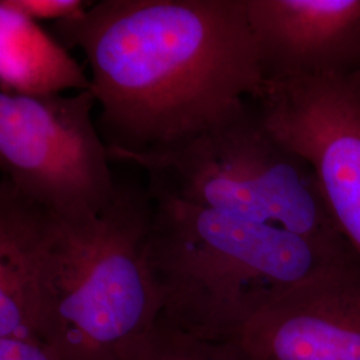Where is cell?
Masks as SVG:
<instances>
[{
  "label": "cell",
  "instance_id": "6da1fadb",
  "mask_svg": "<svg viewBox=\"0 0 360 360\" xmlns=\"http://www.w3.org/2000/svg\"><path fill=\"white\" fill-rule=\"evenodd\" d=\"M53 34L84 52L99 127L122 153L206 129L266 83L245 0H103Z\"/></svg>",
  "mask_w": 360,
  "mask_h": 360
},
{
  "label": "cell",
  "instance_id": "7a4b0ae2",
  "mask_svg": "<svg viewBox=\"0 0 360 360\" xmlns=\"http://www.w3.org/2000/svg\"><path fill=\"white\" fill-rule=\"evenodd\" d=\"M151 198L148 260L163 300L159 318L200 338H238L279 297L358 259L276 226Z\"/></svg>",
  "mask_w": 360,
  "mask_h": 360
},
{
  "label": "cell",
  "instance_id": "3957f363",
  "mask_svg": "<svg viewBox=\"0 0 360 360\" xmlns=\"http://www.w3.org/2000/svg\"><path fill=\"white\" fill-rule=\"evenodd\" d=\"M154 203L117 186L96 218L51 215L40 338L60 360H129L154 331L163 300L148 260Z\"/></svg>",
  "mask_w": 360,
  "mask_h": 360
},
{
  "label": "cell",
  "instance_id": "277c9868",
  "mask_svg": "<svg viewBox=\"0 0 360 360\" xmlns=\"http://www.w3.org/2000/svg\"><path fill=\"white\" fill-rule=\"evenodd\" d=\"M139 165L148 193L271 224L318 245L351 250L335 226L309 163L266 127L254 101L178 142L139 154L108 148Z\"/></svg>",
  "mask_w": 360,
  "mask_h": 360
},
{
  "label": "cell",
  "instance_id": "5b68a950",
  "mask_svg": "<svg viewBox=\"0 0 360 360\" xmlns=\"http://www.w3.org/2000/svg\"><path fill=\"white\" fill-rule=\"evenodd\" d=\"M92 91L25 96L0 91V166L27 200L65 221L96 218L117 186L92 122Z\"/></svg>",
  "mask_w": 360,
  "mask_h": 360
},
{
  "label": "cell",
  "instance_id": "8992f818",
  "mask_svg": "<svg viewBox=\"0 0 360 360\" xmlns=\"http://www.w3.org/2000/svg\"><path fill=\"white\" fill-rule=\"evenodd\" d=\"M254 103L271 134L312 168L360 260V72L266 82Z\"/></svg>",
  "mask_w": 360,
  "mask_h": 360
},
{
  "label": "cell",
  "instance_id": "52a82bcc",
  "mask_svg": "<svg viewBox=\"0 0 360 360\" xmlns=\"http://www.w3.org/2000/svg\"><path fill=\"white\" fill-rule=\"evenodd\" d=\"M257 360H360V260L259 311L238 335Z\"/></svg>",
  "mask_w": 360,
  "mask_h": 360
},
{
  "label": "cell",
  "instance_id": "ba28073f",
  "mask_svg": "<svg viewBox=\"0 0 360 360\" xmlns=\"http://www.w3.org/2000/svg\"><path fill=\"white\" fill-rule=\"evenodd\" d=\"M266 82L360 72V0H245Z\"/></svg>",
  "mask_w": 360,
  "mask_h": 360
},
{
  "label": "cell",
  "instance_id": "9c48e42d",
  "mask_svg": "<svg viewBox=\"0 0 360 360\" xmlns=\"http://www.w3.org/2000/svg\"><path fill=\"white\" fill-rule=\"evenodd\" d=\"M51 214L0 183V338L40 336Z\"/></svg>",
  "mask_w": 360,
  "mask_h": 360
},
{
  "label": "cell",
  "instance_id": "30bf717a",
  "mask_svg": "<svg viewBox=\"0 0 360 360\" xmlns=\"http://www.w3.org/2000/svg\"><path fill=\"white\" fill-rule=\"evenodd\" d=\"M90 77L65 46L15 3L0 1V90L25 96L91 90Z\"/></svg>",
  "mask_w": 360,
  "mask_h": 360
},
{
  "label": "cell",
  "instance_id": "8fae6325",
  "mask_svg": "<svg viewBox=\"0 0 360 360\" xmlns=\"http://www.w3.org/2000/svg\"><path fill=\"white\" fill-rule=\"evenodd\" d=\"M129 360H257L238 338L207 339L159 321Z\"/></svg>",
  "mask_w": 360,
  "mask_h": 360
},
{
  "label": "cell",
  "instance_id": "7c38bea8",
  "mask_svg": "<svg viewBox=\"0 0 360 360\" xmlns=\"http://www.w3.org/2000/svg\"><path fill=\"white\" fill-rule=\"evenodd\" d=\"M16 6L34 20H67L86 13L92 4L82 0H15Z\"/></svg>",
  "mask_w": 360,
  "mask_h": 360
},
{
  "label": "cell",
  "instance_id": "4fadbf2b",
  "mask_svg": "<svg viewBox=\"0 0 360 360\" xmlns=\"http://www.w3.org/2000/svg\"><path fill=\"white\" fill-rule=\"evenodd\" d=\"M0 360H60L40 336L0 338Z\"/></svg>",
  "mask_w": 360,
  "mask_h": 360
}]
</instances>
